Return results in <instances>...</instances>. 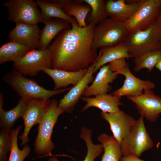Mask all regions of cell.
Wrapping results in <instances>:
<instances>
[{
	"label": "cell",
	"instance_id": "1",
	"mask_svg": "<svg viewBox=\"0 0 161 161\" xmlns=\"http://www.w3.org/2000/svg\"><path fill=\"white\" fill-rule=\"evenodd\" d=\"M96 25L90 23L80 27L78 23L63 30L48 47L52 57V68L76 72L88 68L96 60L97 49L93 46Z\"/></svg>",
	"mask_w": 161,
	"mask_h": 161
},
{
	"label": "cell",
	"instance_id": "2",
	"mask_svg": "<svg viewBox=\"0 0 161 161\" xmlns=\"http://www.w3.org/2000/svg\"><path fill=\"white\" fill-rule=\"evenodd\" d=\"M58 102L55 99L50 100L38 124V133L34 144L37 155L50 156L55 148L51 139L53 129L59 116L64 112L58 107Z\"/></svg>",
	"mask_w": 161,
	"mask_h": 161
},
{
	"label": "cell",
	"instance_id": "3",
	"mask_svg": "<svg viewBox=\"0 0 161 161\" xmlns=\"http://www.w3.org/2000/svg\"><path fill=\"white\" fill-rule=\"evenodd\" d=\"M3 78L21 98L27 102L34 99H49L52 96L69 90L72 87L57 90H48L38 85L34 80L25 77L14 69L6 74Z\"/></svg>",
	"mask_w": 161,
	"mask_h": 161
},
{
	"label": "cell",
	"instance_id": "4",
	"mask_svg": "<svg viewBox=\"0 0 161 161\" xmlns=\"http://www.w3.org/2000/svg\"><path fill=\"white\" fill-rule=\"evenodd\" d=\"M131 58L160 49L161 37L155 22L148 28L129 32L123 42Z\"/></svg>",
	"mask_w": 161,
	"mask_h": 161
},
{
	"label": "cell",
	"instance_id": "5",
	"mask_svg": "<svg viewBox=\"0 0 161 161\" xmlns=\"http://www.w3.org/2000/svg\"><path fill=\"white\" fill-rule=\"evenodd\" d=\"M128 33L124 22L108 17L96 25L93 46L97 49L115 46L123 42Z\"/></svg>",
	"mask_w": 161,
	"mask_h": 161
},
{
	"label": "cell",
	"instance_id": "6",
	"mask_svg": "<svg viewBox=\"0 0 161 161\" xmlns=\"http://www.w3.org/2000/svg\"><path fill=\"white\" fill-rule=\"evenodd\" d=\"M153 144L145 125L144 117L140 116L120 146L123 156L133 155L140 157L144 152L152 148Z\"/></svg>",
	"mask_w": 161,
	"mask_h": 161
},
{
	"label": "cell",
	"instance_id": "7",
	"mask_svg": "<svg viewBox=\"0 0 161 161\" xmlns=\"http://www.w3.org/2000/svg\"><path fill=\"white\" fill-rule=\"evenodd\" d=\"M161 12V0H142L132 16L124 22L129 32L145 29L155 23Z\"/></svg>",
	"mask_w": 161,
	"mask_h": 161
},
{
	"label": "cell",
	"instance_id": "8",
	"mask_svg": "<svg viewBox=\"0 0 161 161\" xmlns=\"http://www.w3.org/2000/svg\"><path fill=\"white\" fill-rule=\"evenodd\" d=\"M13 66L14 69L25 76H34L44 69L52 68L50 51L48 48L32 49L13 63Z\"/></svg>",
	"mask_w": 161,
	"mask_h": 161
},
{
	"label": "cell",
	"instance_id": "9",
	"mask_svg": "<svg viewBox=\"0 0 161 161\" xmlns=\"http://www.w3.org/2000/svg\"><path fill=\"white\" fill-rule=\"evenodd\" d=\"M8 12L11 22L37 24L42 22L41 11L36 1L32 0H9L2 4Z\"/></svg>",
	"mask_w": 161,
	"mask_h": 161
},
{
	"label": "cell",
	"instance_id": "10",
	"mask_svg": "<svg viewBox=\"0 0 161 161\" xmlns=\"http://www.w3.org/2000/svg\"><path fill=\"white\" fill-rule=\"evenodd\" d=\"M135 103L139 114L151 122H155L161 113V97L157 95L151 89L143 91L137 96H127Z\"/></svg>",
	"mask_w": 161,
	"mask_h": 161
},
{
	"label": "cell",
	"instance_id": "11",
	"mask_svg": "<svg viewBox=\"0 0 161 161\" xmlns=\"http://www.w3.org/2000/svg\"><path fill=\"white\" fill-rule=\"evenodd\" d=\"M116 73L124 75L125 79L122 86L113 92V95L121 97L137 96L143 94L145 90L152 89L155 87L154 82L149 80H142L135 76L130 71L128 62L123 69Z\"/></svg>",
	"mask_w": 161,
	"mask_h": 161
},
{
	"label": "cell",
	"instance_id": "12",
	"mask_svg": "<svg viewBox=\"0 0 161 161\" xmlns=\"http://www.w3.org/2000/svg\"><path fill=\"white\" fill-rule=\"evenodd\" d=\"M50 101L49 99L45 98L34 99L28 102L21 117L24 123L23 132L19 136L21 140V146L29 142L28 134L31 128L40 123Z\"/></svg>",
	"mask_w": 161,
	"mask_h": 161
},
{
	"label": "cell",
	"instance_id": "13",
	"mask_svg": "<svg viewBox=\"0 0 161 161\" xmlns=\"http://www.w3.org/2000/svg\"><path fill=\"white\" fill-rule=\"evenodd\" d=\"M100 115L109 123L113 136L120 145L123 140L131 131L136 121L120 109L112 113L101 112Z\"/></svg>",
	"mask_w": 161,
	"mask_h": 161
},
{
	"label": "cell",
	"instance_id": "14",
	"mask_svg": "<svg viewBox=\"0 0 161 161\" xmlns=\"http://www.w3.org/2000/svg\"><path fill=\"white\" fill-rule=\"evenodd\" d=\"M41 32L37 24L18 22L9 32L8 38L10 41L27 46L32 49H38Z\"/></svg>",
	"mask_w": 161,
	"mask_h": 161
},
{
	"label": "cell",
	"instance_id": "15",
	"mask_svg": "<svg viewBox=\"0 0 161 161\" xmlns=\"http://www.w3.org/2000/svg\"><path fill=\"white\" fill-rule=\"evenodd\" d=\"M95 61L88 68L87 73L81 80L76 85L72 86L59 102L58 107L64 110L65 112L70 113L72 111L88 85L94 81L93 74Z\"/></svg>",
	"mask_w": 161,
	"mask_h": 161
},
{
	"label": "cell",
	"instance_id": "16",
	"mask_svg": "<svg viewBox=\"0 0 161 161\" xmlns=\"http://www.w3.org/2000/svg\"><path fill=\"white\" fill-rule=\"evenodd\" d=\"M118 75L110 69L109 64L104 65L100 69L92 84L84 91L82 96L86 97L107 93L112 89L109 84L112 83Z\"/></svg>",
	"mask_w": 161,
	"mask_h": 161
},
{
	"label": "cell",
	"instance_id": "17",
	"mask_svg": "<svg viewBox=\"0 0 161 161\" xmlns=\"http://www.w3.org/2000/svg\"><path fill=\"white\" fill-rule=\"evenodd\" d=\"M80 98L86 103L81 112L90 107H95L103 112L114 113L120 110L119 106L122 105L120 102L121 97L107 93L99 94L92 97H81Z\"/></svg>",
	"mask_w": 161,
	"mask_h": 161
},
{
	"label": "cell",
	"instance_id": "18",
	"mask_svg": "<svg viewBox=\"0 0 161 161\" xmlns=\"http://www.w3.org/2000/svg\"><path fill=\"white\" fill-rule=\"evenodd\" d=\"M142 0L130 3L125 0L106 1L108 17L124 22L132 16Z\"/></svg>",
	"mask_w": 161,
	"mask_h": 161
},
{
	"label": "cell",
	"instance_id": "19",
	"mask_svg": "<svg viewBox=\"0 0 161 161\" xmlns=\"http://www.w3.org/2000/svg\"><path fill=\"white\" fill-rule=\"evenodd\" d=\"M88 70L84 69L76 72H69L51 69H45L42 71L50 76L55 83L54 90H57L72 84H78L87 73Z\"/></svg>",
	"mask_w": 161,
	"mask_h": 161
},
{
	"label": "cell",
	"instance_id": "20",
	"mask_svg": "<svg viewBox=\"0 0 161 161\" xmlns=\"http://www.w3.org/2000/svg\"><path fill=\"white\" fill-rule=\"evenodd\" d=\"M65 0H37L38 6L41 10V13L43 21L50 18H59L69 22L71 24L78 23L75 18L67 15L62 8L65 4Z\"/></svg>",
	"mask_w": 161,
	"mask_h": 161
},
{
	"label": "cell",
	"instance_id": "21",
	"mask_svg": "<svg viewBox=\"0 0 161 161\" xmlns=\"http://www.w3.org/2000/svg\"><path fill=\"white\" fill-rule=\"evenodd\" d=\"M45 26L41 30L39 47L40 49L48 48L51 41L61 32L70 28V23L59 18H50L43 21Z\"/></svg>",
	"mask_w": 161,
	"mask_h": 161
},
{
	"label": "cell",
	"instance_id": "22",
	"mask_svg": "<svg viewBox=\"0 0 161 161\" xmlns=\"http://www.w3.org/2000/svg\"><path fill=\"white\" fill-rule=\"evenodd\" d=\"M4 99L0 94V125L2 129L10 132L15 122L22 117L26 109L28 102L21 98L17 105L10 110L5 111L2 107Z\"/></svg>",
	"mask_w": 161,
	"mask_h": 161
},
{
	"label": "cell",
	"instance_id": "23",
	"mask_svg": "<svg viewBox=\"0 0 161 161\" xmlns=\"http://www.w3.org/2000/svg\"><path fill=\"white\" fill-rule=\"evenodd\" d=\"M131 58L128 49L122 42L115 46L101 48L94 68V73L106 64L116 59Z\"/></svg>",
	"mask_w": 161,
	"mask_h": 161
},
{
	"label": "cell",
	"instance_id": "24",
	"mask_svg": "<svg viewBox=\"0 0 161 161\" xmlns=\"http://www.w3.org/2000/svg\"><path fill=\"white\" fill-rule=\"evenodd\" d=\"M32 49L27 46L10 41L0 48V64H2L9 61L14 63Z\"/></svg>",
	"mask_w": 161,
	"mask_h": 161
},
{
	"label": "cell",
	"instance_id": "25",
	"mask_svg": "<svg viewBox=\"0 0 161 161\" xmlns=\"http://www.w3.org/2000/svg\"><path fill=\"white\" fill-rule=\"evenodd\" d=\"M62 9L67 15L74 17L79 27H84L87 25L86 18L91 10L90 6L81 0H67Z\"/></svg>",
	"mask_w": 161,
	"mask_h": 161
},
{
	"label": "cell",
	"instance_id": "26",
	"mask_svg": "<svg viewBox=\"0 0 161 161\" xmlns=\"http://www.w3.org/2000/svg\"><path fill=\"white\" fill-rule=\"evenodd\" d=\"M97 139L104 148L101 161H120L123 155L120 145L113 136L103 133L99 135Z\"/></svg>",
	"mask_w": 161,
	"mask_h": 161
},
{
	"label": "cell",
	"instance_id": "27",
	"mask_svg": "<svg viewBox=\"0 0 161 161\" xmlns=\"http://www.w3.org/2000/svg\"><path fill=\"white\" fill-rule=\"evenodd\" d=\"M92 131L91 129L82 127L80 130V137L85 142L87 148L86 156L82 161H94L104 151L102 144H94L92 140Z\"/></svg>",
	"mask_w": 161,
	"mask_h": 161
},
{
	"label": "cell",
	"instance_id": "28",
	"mask_svg": "<svg viewBox=\"0 0 161 161\" xmlns=\"http://www.w3.org/2000/svg\"><path fill=\"white\" fill-rule=\"evenodd\" d=\"M161 59V49L146 53L134 58L135 66L134 71L138 72L142 69L145 68L147 69L148 72H150Z\"/></svg>",
	"mask_w": 161,
	"mask_h": 161
},
{
	"label": "cell",
	"instance_id": "29",
	"mask_svg": "<svg viewBox=\"0 0 161 161\" xmlns=\"http://www.w3.org/2000/svg\"><path fill=\"white\" fill-rule=\"evenodd\" d=\"M22 127L21 125L18 126L14 129H12L10 132L12 139V144L10 154L8 161H24L28 157L31 152L29 146L26 144L24 145L23 149H19L17 140L18 134Z\"/></svg>",
	"mask_w": 161,
	"mask_h": 161
},
{
	"label": "cell",
	"instance_id": "30",
	"mask_svg": "<svg viewBox=\"0 0 161 161\" xmlns=\"http://www.w3.org/2000/svg\"><path fill=\"white\" fill-rule=\"evenodd\" d=\"M89 5L91 8L89 17V22L96 25L108 17L105 2L103 0H81Z\"/></svg>",
	"mask_w": 161,
	"mask_h": 161
},
{
	"label": "cell",
	"instance_id": "31",
	"mask_svg": "<svg viewBox=\"0 0 161 161\" xmlns=\"http://www.w3.org/2000/svg\"><path fill=\"white\" fill-rule=\"evenodd\" d=\"M12 139L10 132L2 129L0 133V161H6L10 151Z\"/></svg>",
	"mask_w": 161,
	"mask_h": 161
},
{
	"label": "cell",
	"instance_id": "32",
	"mask_svg": "<svg viewBox=\"0 0 161 161\" xmlns=\"http://www.w3.org/2000/svg\"><path fill=\"white\" fill-rule=\"evenodd\" d=\"M126 63L125 58H121L113 60L109 64L111 70L116 73L123 69L126 66Z\"/></svg>",
	"mask_w": 161,
	"mask_h": 161
},
{
	"label": "cell",
	"instance_id": "33",
	"mask_svg": "<svg viewBox=\"0 0 161 161\" xmlns=\"http://www.w3.org/2000/svg\"><path fill=\"white\" fill-rule=\"evenodd\" d=\"M120 161H147L140 159L135 155H129L123 156L120 158Z\"/></svg>",
	"mask_w": 161,
	"mask_h": 161
},
{
	"label": "cell",
	"instance_id": "34",
	"mask_svg": "<svg viewBox=\"0 0 161 161\" xmlns=\"http://www.w3.org/2000/svg\"><path fill=\"white\" fill-rule=\"evenodd\" d=\"M156 25L161 37V12L155 21Z\"/></svg>",
	"mask_w": 161,
	"mask_h": 161
},
{
	"label": "cell",
	"instance_id": "35",
	"mask_svg": "<svg viewBox=\"0 0 161 161\" xmlns=\"http://www.w3.org/2000/svg\"><path fill=\"white\" fill-rule=\"evenodd\" d=\"M155 67L161 72V59L159 60L157 64Z\"/></svg>",
	"mask_w": 161,
	"mask_h": 161
},
{
	"label": "cell",
	"instance_id": "36",
	"mask_svg": "<svg viewBox=\"0 0 161 161\" xmlns=\"http://www.w3.org/2000/svg\"><path fill=\"white\" fill-rule=\"evenodd\" d=\"M47 161H59L55 157H52L49 158Z\"/></svg>",
	"mask_w": 161,
	"mask_h": 161
},
{
	"label": "cell",
	"instance_id": "37",
	"mask_svg": "<svg viewBox=\"0 0 161 161\" xmlns=\"http://www.w3.org/2000/svg\"><path fill=\"white\" fill-rule=\"evenodd\" d=\"M160 49H161V48H160Z\"/></svg>",
	"mask_w": 161,
	"mask_h": 161
}]
</instances>
